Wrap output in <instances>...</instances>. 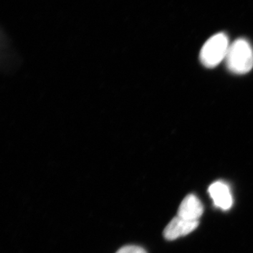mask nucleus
I'll use <instances>...</instances> for the list:
<instances>
[{
	"mask_svg": "<svg viewBox=\"0 0 253 253\" xmlns=\"http://www.w3.org/2000/svg\"><path fill=\"white\" fill-rule=\"evenodd\" d=\"M226 64L231 72L245 74L253 68V49L245 39H239L229 46L226 56Z\"/></svg>",
	"mask_w": 253,
	"mask_h": 253,
	"instance_id": "nucleus-1",
	"label": "nucleus"
},
{
	"mask_svg": "<svg viewBox=\"0 0 253 253\" xmlns=\"http://www.w3.org/2000/svg\"><path fill=\"white\" fill-rule=\"evenodd\" d=\"M229 39L224 33H217L203 46L200 53V60L204 66L214 68L225 60L229 50Z\"/></svg>",
	"mask_w": 253,
	"mask_h": 253,
	"instance_id": "nucleus-2",
	"label": "nucleus"
},
{
	"mask_svg": "<svg viewBox=\"0 0 253 253\" xmlns=\"http://www.w3.org/2000/svg\"><path fill=\"white\" fill-rule=\"evenodd\" d=\"M199 224V221L186 220L176 216L165 228L163 236L168 241H173L188 235L198 227Z\"/></svg>",
	"mask_w": 253,
	"mask_h": 253,
	"instance_id": "nucleus-3",
	"label": "nucleus"
},
{
	"mask_svg": "<svg viewBox=\"0 0 253 253\" xmlns=\"http://www.w3.org/2000/svg\"><path fill=\"white\" fill-rule=\"evenodd\" d=\"M204 213L202 203L194 194H189L181 201L178 209V217L186 220L199 221Z\"/></svg>",
	"mask_w": 253,
	"mask_h": 253,
	"instance_id": "nucleus-4",
	"label": "nucleus"
},
{
	"mask_svg": "<svg viewBox=\"0 0 253 253\" xmlns=\"http://www.w3.org/2000/svg\"><path fill=\"white\" fill-rule=\"evenodd\" d=\"M208 192L216 207L223 211H228L232 206L233 197L230 189L223 181H217L213 183L210 186Z\"/></svg>",
	"mask_w": 253,
	"mask_h": 253,
	"instance_id": "nucleus-5",
	"label": "nucleus"
},
{
	"mask_svg": "<svg viewBox=\"0 0 253 253\" xmlns=\"http://www.w3.org/2000/svg\"><path fill=\"white\" fill-rule=\"evenodd\" d=\"M116 253H147V252L141 246L128 245L121 248Z\"/></svg>",
	"mask_w": 253,
	"mask_h": 253,
	"instance_id": "nucleus-6",
	"label": "nucleus"
}]
</instances>
